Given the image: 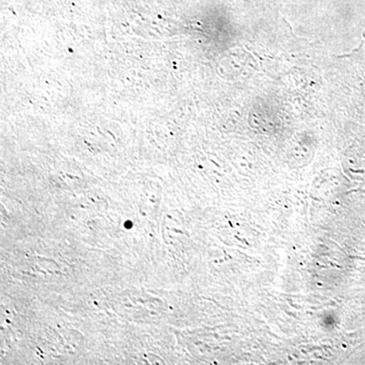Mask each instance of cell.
<instances>
[{
    "instance_id": "6da1fadb",
    "label": "cell",
    "mask_w": 365,
    "mask_h": 365,
    "mask_svg": "<svg viewBox=\"0 0 365 365\" xmlns=\"http://www.w3.org/2000/svg\"><path fill=\"white\" fill-rule=\"evenodd\" d=\"M336 319L332 314H327L322 319V325H323L324 328L327 329V330H332L334 327H335Z\"/></svg>"
}]
</instances>
